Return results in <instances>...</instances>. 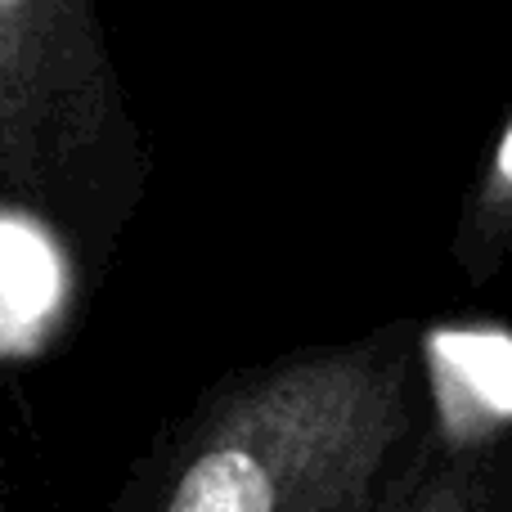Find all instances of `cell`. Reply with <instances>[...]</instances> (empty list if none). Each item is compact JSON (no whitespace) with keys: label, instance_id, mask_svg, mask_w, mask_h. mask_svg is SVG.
Instances as JSON below:
<instances>
[{"label":"cell","instance_id":"1","mask_svg":"<svg viewBox=\"0 0 512 512\" xmlns=\"http://www.w3.org/2000/svg\"><path fill=\"white\" fill-rule=\"evenodd\" d=\"M445 387L414 319L297 346L198 391L113 512H400Z\"/></svg>","mask_w":512,"mask_h":512},{"label":"cell","instance_id":"2","mask_svg":"<svg viewBox=\"0 0 512 512\" xmlns=\"http://www.w3.org/2000/svg\"><path fill=\"white\" fill-rule=\"evenodd\" d=\"M149 189L153 149L99 0H0V216L99 283Z\"/></svg>","mask_w":512,"mask_h":512},{"label":"cell","instance_id":"3","mask_svg":"<svg viewBox=\"0 0 512 512\" xmlns=\"http://www.w3.org/2000/svg\"><path fill=\"white\" fill-rule=\"evenodd\" d=\"M400 512H512V414H459L441 432Z\"/></svg>","mask_w":512,"mask_h":512},{"label":"cell","instance_id":"4","mask_svg":"<svg viewBox=\"0 0 512 512\" xmlns=\"http://www.w3.org/2000/svg\"><path fill=\"white\" fill-rule=\"evenodd\" d=\"M450 261L463 283L486 288L512 265V108L486 144L450 234Z\"/></svg>","mask_w":512,"mask_h":512},{"label":"cell","instance_id":"5","mask_svg":"<svg viewBox=\"0 0 512 512\" xmlns=\"http://www.w3.org/2000/svg\"><path fill=\"white\" fill-rule=\"evenodd\" d=\"M0 512H5V486H0Z\"/></svg>","mask_w":512,"mask_h":512}]
</instances>
